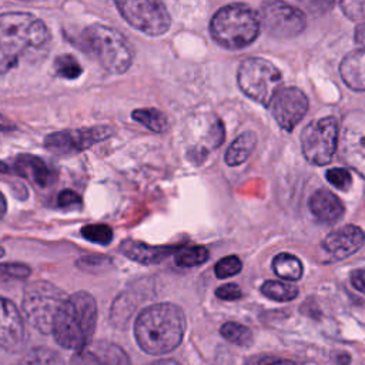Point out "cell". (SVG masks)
Returning <instances> with one entry per match:
<instances>
[{
	"mask_svg": "<svg viewBox=\"0 0 365 365\" xmlns=\"http://www.w3.org/2000/svg\"><path fill=\"white\" fill-rule=\"evenodd\" d=\"M26 344V325L11 299L0 297V346L9 352H19Z\"/></svg>",
	"mask_w": 365,
	"mask_h": 365,
	"instance_id": "obj_14",
	"label": "cell"
},
{
	"mask_svg": "<svg viewBox=\"0 0 365 365\" xmlns=\"http://www.w3.org/2000/svg\"><path fill=\"white\" fill-rule=\"evenodd\" d=\"M355 41L359 46L365 47V23H362V24H359L356 27V30H355Z\"/></svg>",
	"mask_w": 365,
	"mask_h": 365,
	"instance_id": "obj_39",
	"label": "cell"
},
{
	"mask_svg": "<svg viewBox=\"0 0 365 365\" xmlns=\"http://www.w3.org/2000/svg\"><path fill=\"white\" fill-rule=\"evenodd\" d=\"M81 235L90 242L107 245L113 240V230L106 224H88L81 228Z\"/></svg>",
	"mask_w": 365,
	"mask_h": 365,
	"instance_id": "obj_28",
	"label": "cell"
},
{
	"mask_svg": "<svg viewBox=\"0 0 365 365\" xmlns=\"http://www.w3.org/2000/svg\"><path fill=\"white\" fill-rule=\"evenodd\" d=\"M261 27L272 37L289 38L304 31L305 13L282 0H265L259 9Z\"/></svg>",
	"mask_w": 365,
	"mask_h": 365,
	"instance_id": "obj_10",
	"label": "cell"
},
{
	"mask_svg": "<svg viewBox=\"0 0 365 365\" xmlns=\"http://www.w3.org/2000/svg\"><path fill=\"white\" fill-rule=\"evenodd\" d=\"M4 255V248L3 247H0V258Z\"/></svg>",
	"mask_w": 365,
	"mask_h": 365,
	"instance_id": "obj_43",
	"label": "cell"
},
{
	"mask_svg": "<svg viewBox=\"0 0 365 365\" xmlns=\"http://www.w3.org/2000/svg\"><path fill=\"white\" fill-rule=\"evenodd\" d=\"M309 210L319 221L332 224L342 217L344 204L334 192L322 188L311 195Z\"/></svg>",
	"mask_w": 365,
	"mask_h": 365,
	"instance_id": "obj_17",
	"label": "cell"
},
{
	"mask_svg": "<svg viewBox=\"0 0 365 365\" xmlns=\"http://www.w3.org/2000/svg\"><path fill=\"white\" fill-rule=\"evenodd\" d=\"M180 250V247H165V245H148L135 240H125L120 245V252L127 258L137 261L140 264H158L168 255Z\"/></svg>",
	"mask_w": 365,
	"mask_h": 365,
	"instance_id": "obj_16",
	"label": "cell"
},
{
	"mask_svg": "<svg viewBox=\"0 0 365 365\" xmlns=\"http://www.w3.org/2000/svg\"><path fill=\"white\" fill-rule=\"evenodd\" d=\"M9 165L6 164V163H3V161H0V173H9Z\"/></svg>",
	"mask_w": 365,
	"mask_h": 365,
	"instance_id": "obj_42",
	"label": "cell"
},
{
	"mask_svg": "<svg viewBox=\"0 0 365 365\" xmlns=\"http://www.w3.org/2000/svg\"><path fill=\"white\" fill-rule=\"evenodd\" d=\"M131 117L154 133H163L168 125L165 114L157 108H137L131 113Z\"/></svg>",
	"mask_w": 365,
	"mask_h": 365,
	"instance_id": "obj_23",
	"label": "cell"
},
{
	"mask_svg": "<svg viewBox=\"0 0 365 365\" xmlns=\"http://www.w3.org/2000/svg\"><path fill=\"white\" fill-rule=\"evenodd\" d=\"M339 145L341 158L365 177V114L351 113L345 117Z\"/></svg>",
	"mask_w": 365,
	"mask_h": 365,
	"instance_id": "obj_12",
	"label": "cell"
},
{
	"mask_svg": "<svg viewBox=\"0 0 365 365\" xmlns=\"http://www.w3.org/2000/svg\"><path fill=\"white\" fill-rule=\"evenodd\" d=\"M257 144V137L252 131L241 133L228 147L225 153V163L231 167L242 164L252 153Z\"/></svg>",
	"mask_w": 365,
	"mask_h": 365,
	"instance_id": "obj_21",
	"label": "cell"
},
{
	"mask_svg": "<svg viewBox=\"0 0 365 365\" xmlns=\"http://www.w3.org/2000/svg\"><path fill=\"white\" fill-rule=\"evenodd\" d=\"M351 282H352V285H354L358 291L365 292V268L355 269V271L351 274Z\"/></svg>",
	"mask_w": 365,
	"mask_h": 365,
	"instance_id": "obj_38",
	"label": "cell"
},
{
	"mask_svg": "<svg viewBox=\"0 0 365 365\" xmlns=\"http://www.w3.org/2000/svg\"><path fill=\"white\" fill-rule=\"evenodd\" d=\"M338 121L331 117L312 120L301 133L302 154L314 165H325L331 161L338 147Z\"/></svg>",
	"mask_w": 365,
	"mask_h": 365,
	"instance_id": "obj_9",
	"label": "cell"
},
{
	"mask_svg": "<svg viewBox=\"0 0 365 365\" xmlns=\"http://www.w3.org/2000/svg\"><path fill=\"white\" fill-rule=\"evenodd\" d=\"M220 332L227 341L240 346H248L252 341V334L250 328L238 322H225L221 327Z\"/></svg>",
	"mask_w": 365,
	"mask_h": 365,
	"instance_id": "obj_26",
	"label": "cell"
},
{
	"mask_svg": "<svg viewBox=\"0 0 365 365\" xmlns=\"http://www.w3.org/2000/svg\"><path fill=\"white\" fill-rule=\"evenodd\" d=\"M365 242V232L356 225H345L329 232L322 241V247L336 259L355 254Z\"/></svg>",
	"mask_w": 365,
	"mask_h": 365,
	"instance_id": "obj_15",
	"label": "cell"
},
{
	"mask_svg": "<svg viewBox=\"0 0 365 365\" xmlns=\"http://www.w3.org/2000/svg\"><path fill=\"white\" fill-rule=\"evenodd\" d=\"M6 211H7V204H6V200H4L3 194L0 192V218L6 214Z\"/></svg>",
	"mask_w": 365,
	"mask_h": 365,
	"instance_id": "obj_41",
	"label": "cell"
},
{
	"mask_svg": "<svg viewBox=\"0 0 365 365\" xmlns=\"http://www.w3.org/2000/svg\"><path fill=\"white\" fill-rule=\"evenodd\" d=\"M16 60L14 58H10V57H7L3 51H1V48H0V68H7L9 67V63H14Z\"/></svg>",
	"mask_w": 365,
	"mask_h": 365,
	"instance_id": "obj_40",
	"label": "cell"
},
{
	"mask_svg": "<svg viewBox=\"0 0 365 365\" xmlns=\"http://www.w3.org/2000/svg\"><path fill=\"white\" fill-rule=\"evenodd\" d=\"M341 9L351 20H365V0H341Z\"/></svg>",
	"mask_w": 365,
	"mask_h": 365,
	"instance_id": "obj_34",
	"label": "cell"
},
{
	"mask_svg": "<svg viewBox=\"0 0 365 365\" xmlns=\"http://www.w3.org/2000/svg\"><path fill=\"white\" fill-rule=\"evenodd\" d=\"M344 83L355 90L365 91V47L348 53L339 66Z\"/></svg>",
	"mask_w": 365,
	"mask_h": 365,
	"instance_id": "obj_19",
	"label": "cell"
},
{
	"mask_svg": "<svg viewBox=\"0 0 365 365\" xmlns=\"http://www.w3.org/2000/svg\"><path fill=\"white\" fill-rule=\"evenodd\" d=\"M241 269H242V262H241V259L237 255L224 257L214 267L217 278L232 277V275L238 274Z\"/></svg>",
	"mask_w": 365,
	"mask_h": 365,
	"instance_id": "obj_29",
	"label": "cell"
},
{
	"mask_svg": "<svg viewBox=\"0 0 365 365\" xmlns=\"http://www.w3.org/2000/svg\"><path fill=\"white\" fill-rule=\"evenodd\" d=\"M111 134H113V130L106 125L63 130V131L48 134L44 140V147L47 151L57 155L77 154L108 138Z\"/></svg>",
	"mask_w": 365,
	"mask_h": 365,
	"instance_id": "obj_11",
	"label": "cell"
},
{
	"mask_svg": "<svg viewBox=\"0 0 365 365\" xmlns=\"http://www.w3.org/2000/svg\"><path fill=\"white\" fill-rule=\"evenodd\" d=\"M48 43L50 31L34 14L26 11L0 14V48L7 57L16 60L46 48Z\"/></svg>",
	"mask_w": 365,
	"mask_h": 365,
	"instance_id": "obj_3",
	"label": "cell"
},
{
	"mask_svg": "<svg viewBox=\"0 0 365 365\" xmlns=\"http://www.w3.org/2000/svg\"><path fill=\"white\" fill-rule=\"evenodd\" d=\"M23 362L29 364H54V362H61V359L57 356V352L47 349V348H34L31 349Z\"/></svg>",
	"mask_w": 365,
	"mask_h": 365,
	"instance_id": "obj_32",
	"label": "cell"
},
{
	"mask_svg": "<svg viewBox=\"0 0 365 365\" xmlns=\"http://www.w3.org/2000/svg\"><path fill=\"white\" fill-rule=\"evenodd\" d=\"M73 362H97V364H114V365H124L128 364L130 359L127 354L111 342H98L91 349H81L77 351V356L73 358Z\"/></svg>",
	"mask_w": 365,
	"mask_h": 365,
	"instance_id": "obj_18",
	"label": "cell"
},
{
	"mask_svg": "<svg viewBox=\"0 0 365 365\" xmlns=\"http://www.w3.org/2000/svg\"><path fill=\"white\" fill-rule=\"evenodd\" d=\"M31 274V268L20 262L0 264V278L1 279H26Z\"/></svg>",
	"mask_w": 365,
	"mask_h": 365,
	"instance_id": "obj_30",
	"label": "cell"
},
{
	"mask_svg": "<svg viewBox=\"0 0 365 365\" xmlns=\"http://www.w3.org/2000/svg\"><path fill=\"white\" fill-rule=\"evenodd\" d=\"M261 292L268 297L269 299L278 301V302H285V301H292L298 295V288L295 285L281 282V281H272L268 279L261 285Z\"/></svg>",
	"mask_w": 365,
	"mask_h": 365,
	"instance_id": "obj_24",
	"label": "cell"
},
{
	"mask_svg": "<svg viewBox=\"0 0 365 365\" xmlns=\"http://www.w3.org/2000/svg\"><path fill=\"white\" fill-rule=\"evenodd\" d=\"M67 298L66 292L48 281H34L24 288L23 312L29 324L41 334L53 332L57 312Z\"/></svg>",
	"mask_w": 365,
	"mask_h": 365,
	"instance_id": "obj_6",
	"label": "cell"
},
{
	"mask_svg": "<svg viewBox=\"0 0 365 365\" xmlns=\"http://www.w3.org/2000/svg\"><path fill=\"white\" fill-rule=\"evenodd\" d=\"M210 257V252L202 245H192L177 250L175 254V264L181 268H190L204 264Z\"/></svg>",
	"mask_w": 365,
	"mask_h": 365,
	"instance_id": "obj_25",
	"label": "cell"
},
{
	"mask_svg": "<svg viewBox=\"0 0 365 365\" xmlns=\"http://www.w3.org/2000/svg\"><path fill=\"white\" fill-rule=\"evenodd\" d=\"M215 295L224 301H235L242 297V291L237 284H224L215 289Z\"/></svg>",
	"mask_w": 365,
	"mask_h": 365,
	"instance_id": "obj_35",
	"label": "cell"
},
{
	"mask_svg": "<svg viewBox=\"0 0 365 365\" xmlns=\"http://www.w3.org/2000/svg\"><path fill=\"white\" fill-rule=\"evenodd\" d=\"M57 202L61 207H68V205H76V204L78 205V204H81V198L78 197L77 192H74L71 190H64L58 194Z\"/></svg>",
	"mask_w": 365,
	"mask_h": 365,
	"instance_id": "obj_37",
	"label": "cell"
},
{
	"mask_svg": "<svg viewBox=\"0 0 365 365\" xmlns=\"http://www.w3.org/2000/svg\"><path fill=\"white\" fill-rule=\"evenodd\" d=\"M54 70L57 76L67 78V80H74L81 76L83 67L78 63V60L71 56V54H61L54 60Z\"/></svg>",
	"mask_w": 365,
	"mask_h": 365,
	"instance_id": "obj_27",
	"label": "cell"
},
{
	"mask_svg": "<svg viewBox=\"0 0 365 365\" xmlns=\"http://www.w3.org/2000/svg\"><path fill=\"white\" fill-rule=\"evenodd\" d=\"M97 324V305L91 294L78 291L71 294L61 304L53 335L58 345L66 349L81 351L93 339Z\"/></svg>",
	"mask_w": 365,
	"mask_h": 365,
	"instance_id": "obj_2",
	"label": "cell"
},
{
	"mask_svg": "<svg viewBox=\"0 0 365 365\" xmlns=\"http://www.w3.org/2000/svg\"><path fill=\"white\" fill-rule=\"evenodd\" d=\"M308 98L297 87L279 88L272 97L269 108L278 125L287 131H292L308 111Z\"/></svg>",
	"mask_w": 365,
	"mask_h": 365,
	"instance_id": "obj_13",
	"label": "cell"
},
{
	"mask_svg": "<svg viewBox=\"0 0 365 365\" xmlns=\"http://www.w3.org/2000/svg\"><path fill=\"white\" fill-rule=\"evenodd\" d=\"M123 19L147 36H161L168 31L171 17L161 0H114Z\"/></svg>",
	"mask_w": 365,
	"mask_h": 365,
	"instance_id": "obj_8",
	"label": "cell"
},
{
	"mask_svg": "<svg viewBox=\"0 0 365 365\" xmlns=\"http://www.w3.org/2000/svg\"><path fill=\"white\" fill-rule=\"evenodd\" d=\"M83 48L111 74L125 73L134 58V50L127 37L118 30L91 24L81 33Z\"/></svg>",
	"mask_w": 365,
	"mask_h": 365,
	"instance_id": "obj_5",
	"label": "cell"
},
{
	"mask_svg": "<svg viewBox=\"0 0 365 365\" xmlns=\"http://www.w3.org/2000/svg\"><path fill=\"white\" fill-rule=\"evenodd\" d=\"M272 269L274 272L288 281H297L302 277V264L301 261L288 252H279L272 259Z\"/></svg>",
	"mask_w": 365,
	"mask_h": 365,
	"instance_id": "obj_22",
	"label": "cell"
},
{
	"mask_svg": "<svg viewBox=\"0 0 365 365\" xmlns=\"http://www.w3.org/2000/svg\"><path fill=\"white\" fill-rule=\"evenodd\" d=\"M301 3L305 6L307 10L312 13H325L329 9H332L334 0H301Z\"/></svg>",
	"mask_w": 365,
	"mask_h": 365,
	"instance_id": "obj_36",
	"label": "cell"
},
{
	"mask_svg": "<svg viewBox=\"0 0 365 365\" xmlns=\"http://www.w3.org/2000/svg\"><path fill=\"white\" fill-rule=\"evenodd\" d=\"M237 80L247 97L267 107L282 86L281 71L261 57L245 58L238 67Z\"/></svg>",
	"mask_w": 365,
	"mask_h": 365,
	"instance_id": "obj_7",
	"label": "cell"
},
{
	"mask_svg": "<svg viewBox=\"0 0 365 365\" xmlns=\"http://www.w3.org/2000/svg\"><path fill=\"white\" fill-rule=\"evenodd\" d=\"M327 180L338 190L341 191H346L349 190L351 184H352V175L348 170L345 168H339V167H334L331 170L327 171L325 174Z\"/></svg>",
	"mask_w": 365,
	"mask_h": 365,
	"instance_id": "obj_31",
	"label": "cell"
},
{
	"mask_svg": "<svg viewBox=\"0 0 365 365\" xmlns=\"http://www.w3.org/2000/svg\"><path fill=\"white\" fill-rule=\"evenodd\" d=\"M110 262H111V259L107 258V257H103V255H88V257L80 258L77 261V267L84 269V271L100 272V271L106 269Z\"/></svg>",
	"mask_w": 365,
	"mask_h": 365,
	"instance_id": "obj_33",
	"label": "cell"
},
{
	"mask_svg": "<svg viewBox=\"0 0 365 365\" xmlns=\"http://www.w3.org/2000/svg\"><path fill=\"white\" fill-rule=\"evenodd\" d=\"M14 167L19 175L33 181L38 187L48 185L51 180V170L37 155L20 154L14 161Z\"/></svg>",
	"mask_w": 365,
	"mask_h": 365,
	"instance_id": "obj_20",
	"label": "cell"
},
{
	"mask_svg": "<svg viewBox=\"0 0 365 365\" xmlns=\"http://www.w3.org/2000/svg\"><path fill=\"white\" fill-rule=\"evenodd\" d=\"M184 332V312L171 302L147 307L134 324L137 344L150 355H164L174 351L181 344Z\"/></svg>",
	"mask_w": 365,
	"mask_h": 365,
	"instance_id": "obj_1",
	"label": "cell"
},
{
	"mask_svg": "<svg viewBox=\"0 0 365 365\" xmlns=\"http://www.w3.org/2000/svg\"><path fill=\"white\" fill-rule=\"evenodd\" d=\"M261 21L258 13L244 3H232L215 11L210 33L215 43L228 50H240L258 37Z\"/></svg>",
	"mask_w": 365,
	"mask_h": 365,
	"instance_id": "obj_4",
	"label": "cell"
}]
</instances>
